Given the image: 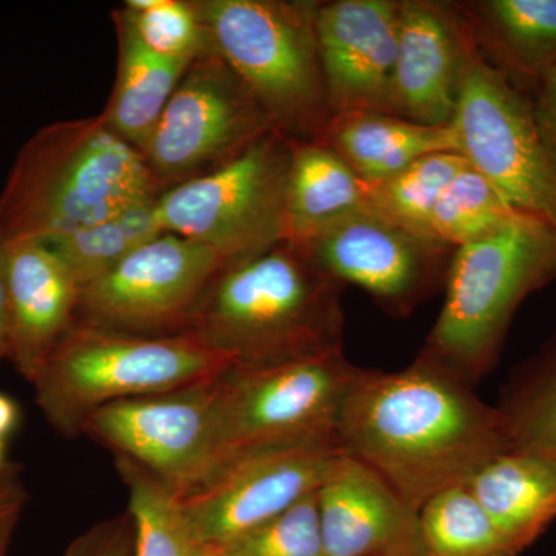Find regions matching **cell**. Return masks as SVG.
I'll return each mask as SVG.
<instances>
[{"label":"cell","instance_id":"24","mask_svg":"<svg viewBox=\"0 0 556 556\" xmlns=\"http://www.w3.org/2000/svg\"><path fill=\"white\" fill-rule=\"evenodd\" d=\"M156 201L159 197L141 201L97 225L43 243L83 289L115 268L135 249L164 233Z\"/></svg>","mask_w":556,"mask_h":556},{"label":"cell","instance_id":"1","mask_svg":"<svg viewBox=\"0 0 556 556\" xmlns=\"http://www.w3.org/2000/svg\"><path fill=\"white\" fill-rule=\"evenodd\" d=\"M338 441L417 511L511 448L500 409L420 356L396 372L358 368Z\"/></svg>","mask_w":556,"mask_h":556},{"label":"cell","instance_id":"3","mask_svg":"<svg viewBox=\"0 0 556 556\" xmlns=\"http://www.w3.org/2000/svg\"><path fill=\"white\" fill-rule=\"evenodd\" d=\"M161 188L101 115L58 121L21 149L0 193V241H47L89 228Z\"/></svg>","mask_w":556,"mask_h":556},{"label":"cell","instance_id":"19","mask_svg":"<svg viewBox=\"0 0 556 556\" xmlns=\"http://www.w3.org/2000/svg\"><path fill=\"white\" fill-rule=\"evenodd\" d=\"M517 556L556 521V459L510 448L466 484Z\"/></svg>","mask_w":556,"mask_h":556},{"label":"cell","instance_id":"32","mask_svg":"<svg viewBox=\"0 0 556 556\" xmlns=\"http://www.w3.org/2000/svg\"><path fill=\"white\" fill-rule=\"evenodd\" d=\"M134 552L135 527L127 511L91 527L62 556H134Z\"/></svg>","mask_w":556,"mask_h":556},{"label":"cell","instance_id":"33","mask_svg":"<svg viewBox=\"0 0 556 556\" xmlns=\"http://www.w3.org/2000/svg\"><path fill=\"white\" fill-rule=\"evenodd\" d=\"M25 504L27 492L22 484L20 468L7 464L0 468V556H9L11 540Z\"/></svg>","mask_w":556,"mask_h":556},{"label":"cell","instance_id":"18","mask_svg":"<svg viewBox=\"0 0 556 556\" xmlns=\"http://www.w3.org/2000/svg\"><path fill=\"white\" fill-rule=\"evenodd\" d=\"M0 280L11 318V354L31 382L53 348L75 325L78 281L43 241H0Z\"/></svg>","mask_w":556,"mask_h":556},{"label":"cell","instance_id":"12","mask_svg":"<svg viewBox=\"0 0 556 556\" xmlns=\"http://www.w3.org/2000/svg\"><path fill=\"white\" fill-rule=\"evenodd\" d=\"M342 453L336 438L254 450L212 468L179 506L200 544L222 547L316 493Z\"/></svg>","mask_w":556,"mask_h":556},{"label":"cell","instance_id":"5","mask_svg":"<svg viewBox=\"0 0 556 556\" xmlns=\"http://www.w3.org/2000/svg\"><path fill=\"white\" fill-rule=\"evenodd\" d=\"M230 367L228 357L186 334L144 338L75 321L31 383L50 426L76 438L105 405L203 382Z\"/></svg>","mask_w":556,"mask_h":556},{"label":"cell","instance_id":"27","mask_svg":"<svg viewBox=\"0 0 556 556\" xmlns=\"http://www.w3.org/2000/svg\"><path fill=\"white\" fill-rule=\"evenodd\" d=\"M416 556H514L467 485L438 493L419 510Z\"/></svg>","mask_w":556,"mask_h":556},{"label":"cell","instance_id":"22","mask_svg":"<svg viewBox=\"0 0 556 556\" xmlns=\"http://www.w3.org/2000/svg\"><path fill=\"white\" fill-rule=\"evenodd\" d=\"M112 20L118 39V70L100 115L113 134L142 155L190 62L164 60L146 49L118 9L112 11Z\"/></svg>","mask_w":556,"mask_h":556},{"label":"cell","instance_id":"34","mask_svg":"<svg viewBox=\"0 0 556 556\" xmlns=\"http://www.w3.org/2000/svg\"><path fill=\"white\" fill-rule=\"evenodd\" d=\"M541 134L556 159V67L529 94Z\"/></svg>","mask_w":556,"mask_h":556},{"label":"cell","instance_id":"7","mask_svg":"<svg viewBox=\"0 0 556 556\" xmlns=\"http://www.w3.org/2000/svg\"><path fill=\"white\" fill-rule=\"evenodd\" d=\"M291 138L278 130L203 177L161 193L164 232L185 237L228 263L252 257L288 240Z\"/></svg>","mask_w":556,"mask_h":556},{"label":"cell","instance_id":"4","mask_svg":"<svg viewBox=\"0 0 556 556\" xmlns=\"http://www.w3.org/2000/svg\"><path fill=\"white\" fill-rule=\"evenodd\" d=\"M556 280V232L517 217L455 249L445 300L419 356L475 387L495 368L522 302Z\"/></svg>","mask_w":556,"mask_h":556},{"label":"cell","instance_id":"31","mask_svg":"<svg viewBox=\"0 0 556 556\" xmlns=\"http://www.w3.org/2000/svg\"><path fill=\"white\" fill-rule=\"evenodd\" d=\"M218 548L225 556H327L318 522L317 492Z\"/></svg>","mask_w":556,"mask_h":556},{"label":"cell","instance_id":"17","mask_svg":"<svg viewBox=\"0 0 556 556\" xmlns=\"http://www.w3.org/2000/svg\"><path fill=\"white\" fill-rule=\"evenodd\" d=\"M317 510L327 556H416L419 511L345 453L318 486Z\"/></svg>","mask_w":556,"mask_h":556},{"label":"cell","instance_id":"37","mask_svg":"<svg viewBox=\"0 0 556 556\" xmlns=\"http://www.w3.org/2000/svg\"><path fill=\"white\" fill-rule=\"evenodd\" d=\"M5 466V441H3V439H0V468Z\"/></svg>","mask_w":556,"mask_h":556},{"label":"cell","instance_id":"16","mask_svg":"<svg viewBox=\"0 0 556 556\" xmlns=\"http://www.w3.org/2000/svg\"><path fill=\"white\" fill-rule=\"evenodd\" d=\"M401 0L317 2L316 30L329 105L336 113L394 112Z\"/></svg>","mask_w":556,"mask_h":556},{"label":"cell","instance_id":"26","mask_svg":"<svg viewBox=\"0 0 556 556\" xmlns=\"http://www.w3.org/2000/svg\"><path fill=\"white\" fill-rule=\"evenodd\" d=\"M129 489V514L135 527L134 556H201L199 543L182 515L177 493L166 482L127 457L115 456Z\"/></svg>","mask_w":556,"mask_h":556},{"label":"cell","instance_id":"9","mask_svg":"<svg viewBox=\"0 0 556 556\" xmlns=\"http://www.w3.org/2000/svg\"><path fill=\"white\" fill-rule=\"evenodd\" d=\"M453 126L460 153L508 206L556 232V159L532 100L481 54L464 80Z\"/></svg>","mask_w":556,"mask_h":556},{"label":"cell","instance_id":"21","mask_svg":"<svg viewBox=\"0 0 556 556\" xmlns=\"http://www.w3.org/2000/svg\"><path fill=\"white\" fill-rule=\"evenodd\" d=\"M365 182H379L409 164L441 152H460L453 123L426 126L390 113H336L316 139Z\"/></svg>","mask_w":556,"mask_h":556},{"label":"cell","instance_id":"14","mask_svg":"<svg viewBox=\"0 0 556 556\" xmlns=\"http://www.w3.org/2000/svg\"><path fill=\"white\" fill-rule=\"evenodd\" d=\"M219 376L113 402L89 417L83 434L144 467L182 495L214 464Z\"/></svg>","mask_w":556,"mask_h":556},{"label":"cell","instance_id":"6","mask_svg":"<svg viewBox=\"0 0 556 556\" xmlns=\"http://www.w3.org/2000/svg\"><path fill=\"white\" fill-rule=\"evenodd\" d=\"M214 49L247 84L274 129L316 141L332 112L313 0H195Z\"/></svg>","mask_w":556,"mask_h":556},{"label":"cell","instance_id":"23","mask_svg":"<svg viewBox=\"0 0 556 556\" xmlns=\"http://www.w3.org/2000/svg\"><path fill=\"white\" fill-rule=\"evenodd\" d=\"M369 207L368 182L317 141L291 139L288 178V240L313 236Z\"/></svg>","mask_w":556,"mask_h":556},{"label":"cell","instance_id":"20","mask_svg":"<svg viewBox=\"0 0 556 556\" xmlns=\"http://www.w3.org/2000/svg\"><path fill=\"white\" fill-rule=\"evenodd\" d=\"M484 61L532 93L556 67V0L459 2Z\"/></svg>","mask_w":556,"mask_h":556},{"label":"cell","instance_id":"13","mask_svg":"<svg viewBox=\"0 0 556 556\" xmlns=\"http://www.w3.org/2000/svg\"><path fill=\"white\" fill-rule=\"evenodd\" d=\"M291 243L321 273L364 289L393 317L409 316L444 288L455 252L371 206Z\"/></svg>","mask_w":556,"mask_h":556},{"label":"cell","instance_id":"35","mask_svg":"<svg viewBox=\"0 0 556 556\" xmlns=\"http://www.w3.org/2000/svg\"><path fill=\"white\" fill-rule=\"evenodd\" d=\"M20 407L13 399L0 393V439L7 438L16 430L20 424Z\"/></svg>","mask_w":556,"mask_h":556},{"label":"cell","instance_id":"25","mask_svg":"<svg viewBox=\"0 0 556 556\" xmlns=\"http://www.w3.org/2000/svg\"><path fill=\"white\" fill-rule=\"evenodd\" d=\"M497 409L511 448L556 459V331L518 368Z\"/></svg>","mask_w":556,"mask_h":556},{"label":"cell","instance_id":"29","mask_svg":"<svg viewBox=\"0 0 556 556\" xmlns=\"http://www.w3.org/2000/svg\"><path fill=\"white\" fill-rule=\"evenodd\" d=\"M522 215L503 199L495 186L470 164L450 181L431 217L434 237L457 249Z\"/></svg>","mask_w":556,"mask_h":556},{"label":"cell","instance_id":"28","mask_svg":"<svg viewBox=\"0 0 556 556\" xmlns=\"http://www.w3.org/2000/svg\"><path fill=\"white\" fill-rule=\"evenodd\" d=\"M468 164L460 152L424 156L393 177L368 182L369 206L412 232L437 239L431 217L439 197Z\"/></svg>","mask_w":556,"mask_h":556},{"label":"cell","instance_id":"10","mask_svg":"<svg viewBox=\"0 0 556 556\" xmlns=\"http://www.w3.org/2000/svg\"><path fill=\"white\" fill-rule=\"evenodd\" d=\"M273 130L247 84L214 49L190 62L142 156L166 192L219 169Z\"/></svg>","mask_w":556,"mask_h":556},{"label":"cell","instance_id":"2","mask_svg":"<svg viewBox=\"0 0 556 556\" xmlns=\"http://www.w3.org/2000/svg\"><path fill=\"white\" fill-rule=\"evenodd\" d=\"M342 289L283 240L223 266L182 334L228 357L233 367L343 351Z\"/></svg>","mask_w":556,"mask_h":556},{"label":"cell","instance_id":"11","mask_svg":"<svg viewBox=\"0 0 556 556\" xmlns=\"http://www.w3.org/2000/svg\"><path fill=\"white\" fill-rule=\"evenodd\" d=\"M225 265L214 249L161 233L83 288L76 324L144 338L182 334Z\"/></svg>","mask_w":556,"mask_h":556},{"label":"cell","instance_id":"36","mask_svg":"<svg viewBox=\"0 0 556 556\" xmlns=\"http://www.w3.org/2000/svg\"><path fill=\"white\" fill-rule=\"evenodd\" d=\"M11 354V318L5 288L0 280V358Z\"/></svg>","mask_w":556,"mask_h":556},{"label":"cell","instance_id":"15","mask_svg":"<svg viewBox=\"0 0 556 556\" xmlns=\"http://www.w3.org/2000/svg\"><path fill=\"white\" fill-rule=\"evenodd\" d=\"M479 54L470 22L456 2L401 0L394 112L401 118L447 126Z\"/></svg>","mask_w":556,"mask_h":556},{"label":"cell","instance_id":"8","mask_svg":"<svg viewBox=\"0 0 556 556\" xmlns=\"http://www.w3.org/2000/svg\"><path fill=\"white\" fill-rule=\"evenodd\" d=\"M357 371L343 351L266 367H230L218 379L211 470L254 450L338 439L340 409Z\"/></svg>","mask_w":556,"mask_h":556},{"label":"cell","instance_id":"30","mask_svg":"<svg viewBox=\"0 0 556 556\" xmlns=\"http://www.w3.org/2000/svg\"><path fill=\"white\" fill-rule=\"evenodd\" d=\"M118 11L142 46L164 60L192 62L214 50L195 0H127Z\"/></svg>","mask_w":556,"mask_h":556},{"label":"cell","instance_id":"38","mask_svg":"<svg viewBox=\"0 0 556 556\" xmlns=\"http://www.w3.org/2000/svg\"><path fill=\"white\" fill-rule=\"evenodd\" d=\"M201 556H225L218 547H206L204 548L203 555Z\"/></svg>","mask_w":556,"mask_h":556}]
</instances>
